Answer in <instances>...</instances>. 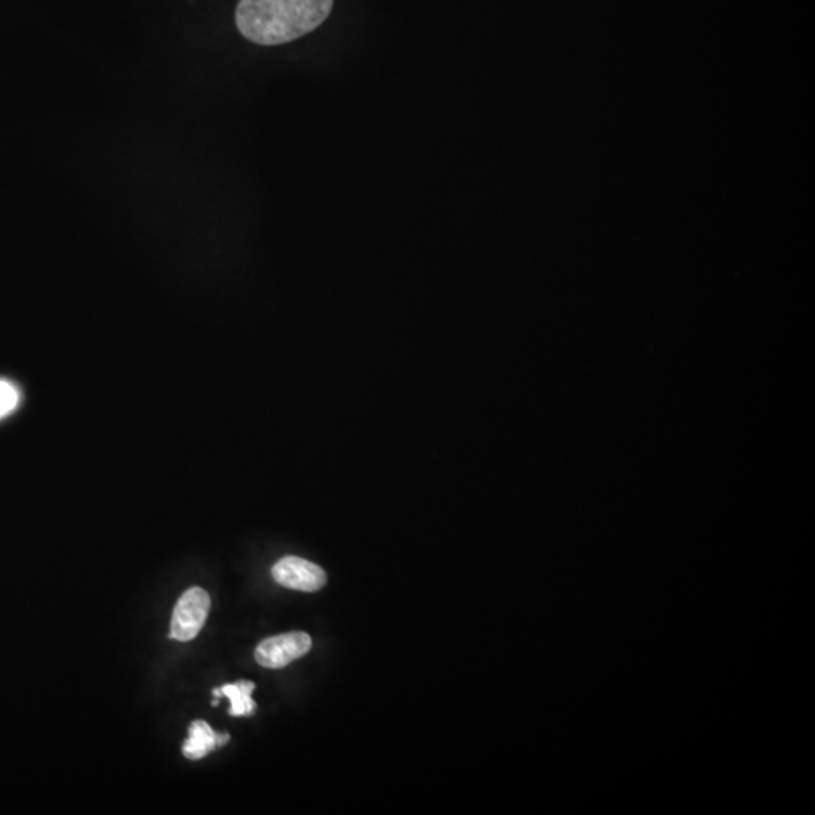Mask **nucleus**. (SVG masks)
Here are the masks:
<instances>
[{
  "mask_svg": "<svg viewBox=\"0 0 815 815\" xmlns=\"http://www.w3.org/2000/svg\"><path fill=\"white\" fill-rule=\"evenodd\" d=\"M334 0H239L237 31L257 46H281L316 31L326 22Z\"/></svg>",
  "mask_w": 815,
  "mask_h": 815,
  "instance_id": "f257e3e1",
  "label": "nucleus"
},
{
  "mask_svg": "<svg viewBox=\"0 0 815 815\" xmlns=\"http://www.w3.org/2000/svg\"><path fill=\"white\" fill-rule=\"evenodd\" d=\"M210 610V597L200 588H192L180 597L171 621V639L188 642L204 627Z\"/></svg>",
  "mask_w": 815,
  "mask_h": 815,
  "instance_id": "f03ea898",
  "label": "nucleus"
},
{
  "mask_svg": "<svg viewBox=\"0 0 815 815\" xmlns=\"http://www.w3.org/2000/svg\"><path fill=\"white\" fill-rule=\"evenodd\" d=\"M311 637L307 633L280 634L263 640L256 649V660L263 668L280 669L301 659L311 649Z\"/></svg>",
  "mask_w": 815,
  "mask_h": 815,
  "instance_id": "7ed1b4c3",
  "label": "nucleus"
},
{
  "mask_svg": "<svg viewBox=\"0 0 815 815\" xmlns=\"http://www.w3.org/2000/svg\"><path fill=\"white\" fill-rule=\"evenodd\" d=\"M272 576L278 585L302 592H316L326 585V574L316 563L301 557L287 556L272 568Z\"/></svg>",
  "mask_w": 815,
  "mask_h": 815,
  "instance_id": "20e7f679",
  "label": "nucleus"
},
{
  "mask_svg": "<svg viewBox=\"0 0 815 815\" xmlns=\"http://www.w3.org/2000/svg\"><path fill=\"white\" fill-rule=\"evenodd\" d=\"M218 748V734L204 720H195L189 728V737L183 745V754L189 760H200Z\"/></svg>",
  "mask_w": 815,
  "mask_h": 815,
  "instance_id": "39448f33",
  "label": "nucleus"
},
{
  "mask_svg": "<svg viewBox=\"0 0 815 815\" xmlns=\"http://www.w3.org/2000/svg\"><path fill=\"white\" fill-rule=\"evenodd\" d=\"M256 684L253 681H237L236 684H227L221 687L222 695L228 696L231 701V716H250L256 710V702L253 695Z\"/></svg>",
  "mask_w": 815,
  "mask_h": 815,
  "instance_id": "423d86ee",
  "label": "nucleus"
},
{
  "mask_svg": "<svg viewBox=\"0 0 815 815\" xmlns=\"http://www.w3.org/2000/svg\"><path fill=\"white\" fill-rule=\"evenodd\" d=\"M20 393L16 385L0 379V419L13 413L19 405Z\"/></svg>",
  "mask_w": 815,
  "mask_h": 815,
  "instance_id": "0eeeda50",
  "label": "nucleus"
}]
</instances>
